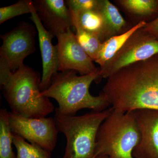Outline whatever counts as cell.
Here are the masks:
<instances>
[{
  "instance_id": "6da1fadb",
  "label": "cell",
  "mask_w": 158,
  "mask_h": 158,
  "mask_svg": "<svg viewBox=\"0 0 158 158\" xmlns=\"http://www.w3.org/2000/svg\"><path fill=\"white\" fill-rule=\"evenodd\" d=\"M107 80L102 92L114 110H158V55L126 66Z\"/></svg>"
},
{
  "instance_id": "7402d4cb",
  "label": "cell",
  "mask_w": 158,
  "mask_h": 158,
  "mask_svg": "<svg viewBox=\"0 0 158 158\" xmlns=\"http://www.w3.org/2000/svg\"><path fill=\"white\" fill-rule=\"evenodd\" d=\"M142 29L147 34L158 39V17L152 21L146 23Z\"/></svg>"
},
{
  "instance_id": "5b68a950",
  "label": "cell",
  "mask_w": 158,
  "mask_h": 158,
  "mask_svg": "<svg viewBox=\"0 0 158 158\" xmlns=\"http://www.w3.org/2000/svg\"><path fill=\"white\" fill-rule=\"evenodd\" d=\"M113 108L91 111L81 116L55 113L59 132L65 136L66 144L62 158H95L96 136L99 127Z\"/></svg>"
},
{
  "instance_id": "7c38bea8",
  "label": "cell",
  "mask_w": 158,
  "mask_h": 158,
  "mask_svg": "<svg viewBox=\"0 0 158 158\" xmlns=\"http://www.w3.org/2000/svg\"><path fill=\"white\" fill-rule=\"evenodd\" d=\"M141 138L132 152L134 158H158V110H136Z\"/></svg>"
},
{
  "instance_id": "9c48e42d",
  "label": "cell",
  "mask_w": 158,
  "mask_h": 158,
  "mask_svg": "<svg viewBox=\"0 0 158 158\" xmlns=\"http://www.w3.org/2000/svg\"><path fill=\"white\" fill-rule=\"evenodd\" d=\"M59 67L60 72L73 70L85 75L98 69L82 48L71 29L56 36Z\"/></svg>"
},
{
  "instance_id": "52a82bcc",
  "label": "cell",
  "mask_w": 158,
  "mask_h": 158,
  "mask_svg": "<svg viewBox=\"0 0 158 158\" xmlns=\"http://www.w3.org/2000/svg\"><path fill=\"white\" fill-rule=\"evenodd\" d=\"M37 31L28 23H20L14 29L1 35L0 59L15 72L22 67L26 57L35 52V37Z\"/></svg>"
},
{
  "instance_id": "30bf717a",
  "label": "cell",
  "mask_w": 158,
  "mask_h": 158,
  "mask_svg": "<svg viewBox=\"0 0 158 158\" xmlns=\"http://www.w3.org/2000/svg\"><path fill=\"white\" fill-rule=\"evenodd\" d=\"M33 5L44 26L54 37L73 27L70 11L64 0H35Z\"/></svg>"
},
{
  "instance_id": "ac0fdd59",
  "label": "cell",
  "mask_w": 158,
  "mask_h": 158,
  "mask_svg": "<svg viewBox=\"0 0 158 158\" xmlns=\"http://www.w3.org/2000/svg\"><path fill=\"white\" fill-rule=\"evenodd\" d=\"M130 14L144 18L158 11L157 0H119L116 1Z\"/></svg>"
},
{
  "instance_id": "2e32d148",
  "label": "cell",
  "mask_w": 158,
  "mask_h": 158,
  "mask_svg": "<svg viewBox=\"0 0 158 158\" xmlns=\"http://www.w3.org/2000/svg\"><path fill=\"white\" fill-rule=\"evenodd\" d=\"M12 132L9 121V112L6 108L0 110V158H16L12 148Z\"/></svg>"
},
{
  "instance_id": "8fae6325",
  "label": "cell",
  "mask_w": 158,
  "mask_h": 158,
  "mask_svg": "<svg viewBox=\"0 0 158 158\" xmlns=\"http://www.w3.org/2000/svg\"><path fill=\"white\" fill-rule=\"evenodd\" d=\"M31 7L30 19L37 30L42 58L43 73L40 88L41 91H43L48 88L52 78L59 72L58 49L56 45H54L52 43L53 36L45 28L38 17L33 1Z\"/></svg>"
},
{
  "instance_id": "7a4b0ae2",
  "label": "cell",
  "mask_w": 158,
  "mask_h": 158,
  "mask_svg": "<svg viewBox=\"0 0 158 158\" xmlns=\"http://www.w3.org/2000/svg\"><path fill=\"white\" fill-rule=\"evenodd\" d=\"M73 70L58 72L52 78L49 86L41 91L42 96L53 98L59 106L55 113L75 116L79 110L88 109L101 111L110 106L103 94L93 96L89 92L94 81H99V68L92 73L78 76Z\"/></svg>"
},
{
  "instance_id": "9a60e30c",
  "label": "cell",
  "mask_w": 158,
  "mask_h": 158,
  "mask_svg": "<svg viewBox=\"0 0 158 158\" xmlns=\"http://www.w3.org/2000/svg\"><path fill=\"white\" fill-rule=\"evenodd\" d=\"M98 9L104 18L108 39L110 37L123 34L127 23L122 16L118 9L109 0H98Z\"/></svg>"
},
{
  "instance_id": "3957f363",
  "label": "cell",
  "mask_w": 158,
  "mask_h": 158,
  "mask_svg": "<svg viewBox=\"0 0 158 158\" xmlns=\"http://www.w3.org/2000/svg\"><path fill=\"white\" fill-rule=\"evenodd\" d=\"M40 81L39 74L25 65L9 73L0 86L11 112L25 118H40L55 110L49 99L41 95Z\"/></svg>"
},
{
  "instance_id": "ba28073f",
  "label": "cell",
  "mask_w": 158,
  "mask_h": 158,
  "mask_svg": "<svg viewBox=\"0 0 158 158\" xmlns=\"http://www.w3.org/2000/svg\"><path fill=\"white\" fill-rule=\"evenodd\" d=\"M9 121L12 132L30 143L37 144L51 152L55 149L59 132L54 118H25L11 111Z\"/></svg>"
},
{
  "instance_id": "603a6c76",
  "label": "cell",
  "mask_w": 158,
  "mask_h": 158,
  "mask_svg": "<svg viewBox=\"0 0 158 158\" xmlns=\"http://www.w3.org/2000/svg\"><path fill=\"white\" fill-rule=\"evenodd\" d=\"M96 158H109L108 157L105 156H98V157Z\"/></svg>"
},
{
  "instance_id": "d6986e66",
  "label": "cell",
  "mask_w": 158,
  "mask_h": 158,
  "mask_svg": "<svg viewBox=\"0 0 158 158\" xmlns=\"http://www.w3.org/2000/svg\"><path fill=\"white\" fill-rule=\"evenodd\" d=\"M76 37L83 49L93 62L97 58L102 42L98 37L82 29L77 24L74 25Z\"/></svg>"
},
{
  "instance_id": "8992f818",
  "label": "cell",
  "mask_w": 158,
  "mask_h": 158,
  "mask_svg": "<svg viewBox=\"0 0 158 158\" xmlns=\"http://www.w3.org/2000/svg\"><path fill=\"white\" fill-rule=\"evenodd\" d=\"M157 55L158 39L147 34L141 28L131 35L111 60L99 68V81L102 78L107 79L126 66L147 60Z\"/></svg>"
},
{
  "instance_id": "ffe728a7",
  "label": "cell",
  "mask_w": 158,
  "mask_h": 158,
  "mask_svg": "<svg viewBox=\"0 0 158 158\" xmlns=\"http://www.w3.org/2000/svg\"><path fill=\"white\" fill-rule=\"evenodd\" d=\"M31 0H20L17 2L0 8V24L18 16L31 13Z\"/></svg>"
},
{
  "instance_id": "44dd1931",
  "label": "cell",
  "mask_w": 158,
  "mask_h": 158,
  "mask_svg": "<svg viewBox=\"0 0 158 158\" xmlns=\"http://www.w3.org/2000/svg\"><path fill=\"white\" fill-rule=\"evenodd\" d=\"M65 1L70 13H77L96 9L98 3V0H67Z\"/></svg>"
},
{
  "instance_id": "5bb4252c",
  "label": "cell",
  "mask_w": 158,
  "mask_h": 158,
  "mask_svg": "<svg viewBox=\"0 0 158 158\" xmlns=\"http://www.w3.org/2000/svg\"><path fill=\"white\" fill-rule=\"evenodd\" d=\"M146 21L141 20L135 25L128 29L123 34L109 38L102 43L97 58L95 62L99 65L100 68L113 58L123 46L127 40L136 31L143 27L146 25Z\"/></svg>"
},
{
  "instance_id": "4fadbf2b",
  "label": "cell",
  "mask_w": 158,
  "mask_h": 158,
  "mask_svg": "<svg viewBox=\"0 0 158 158\" xmlns=\"http://www.w3.org/2000/svg\"><path fill=\"white\" fill-rule=\"evenodd\" d=\"M73 24H77L85 31L96 35L102 43L108 39L106 26L103 16L97 8L71 13Z\"/></svg>"
},
{
  "instance_id": "e0dca14e",
  "label": "cell",
  "mask_w": 158,
  "mask_h": 158,
  "mask_svg": "<svg viewBox=\"0 0 158 158\" xmlns=\"http://www.w3.org/2000/svg\"><path fill=\"white\" fill-rule=\"evenodd\" d=\"M13 144L17 150L16 158H52V152L34 143H29L12 132Z\"/></svg>"
},
{
  "instance_id": "277c9868",
  "label": "cell",
  "mask_w": 158,
  "mask_h": 158,
  "mask_svg": "<svg viewBox=\"0 0 158 158\" xmlns=\"http://www.w3.org/2000/svg\"><path fill=\"white\" fill-rule=\"evenodd\" d=\"M141 138L135 111L123 112L113 109L99 128L95 158H134L133 150Z\"/></svg>"
}]
</instances>
